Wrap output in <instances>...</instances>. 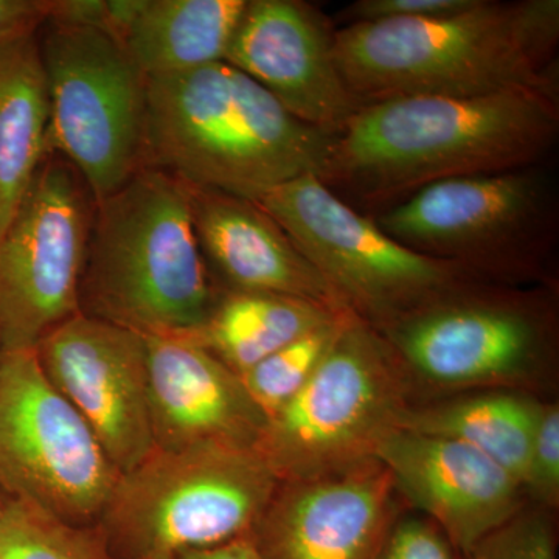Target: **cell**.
I'll use <instances>...</instances> for the list:
<instances>
[{
	"instance_id": "obj_1",
	"label": "cell",
	"mask_w": 559,
	"mask_h": 559,
	"mask_svg": "<svg viewBox=\"0 0 559 559\" xmlns=\"http://www.w3.org/2000/svg\"><path fill=\"white\" fill-rule=\"evenodd\" d=\"M559 132V97H409L362 106L330 140L318 178L371 216L465 176L543 164Z\"/></svg>"
},
{
	"instance_id": "obj_2",
	"label": "cell",
	"mask_w": 559,
	"mask_h": 559,
	"mask_svg": "<svg viewBox=\"0 0 559 559\" xmlns=\"http://www.w3.org/2000/svg\"><path fill=\"white\" fill-rule=\"evenodd\" d=\"M558 0H477L447 16L336 28L342 80L362 106L409 97H559Z\"/></svg>"
},
{
	"instance_id": "obj_3",
	"label": "cell",
	"mask_w": 559,
	"mask_h": 559,
	"mask_svg": "<svg viewBox=\"0 0 559 559\" xmlns=\"http://www.w3.org/2000/svg\"><path fill=\"white\" fill-rule=\"evenodd\" d=\"M331 138L227 62L146 79L143 167L189 186L259 201L289 180L319 176Z\"/></svg>"
},
{
	"instance_id": "obj_4",
	"label": "cell",
	"mask_w": 559,
	"mask_h": 559,
	"mask_svg": "<svg viewBox=\"0 0 559 559\" xmlns=\"http://www.w3.org/2000/svg\"><path fill=\"white\" fill-rule=\"evenodd\" d=\"M218 297L187 183L143 167L95 202L80 312L143 336L191 334L205 325Z\"/></svg>"
},
{
	"instance_id": "obj_5",
	"label": "cell",
	"mask_w": 559,
	"mask_h": 559,
	"mask_svg": "<svg viewBox=\"0 0 559 559\" xmlns=\"http://www.w3.org/2000/svg\"><path fill=\"white\" fill-rule=\"evenodd\" d=\"M277 485L255 448L154 450L121 474L95 527L116 559H175L250 536Z\"/></svg>"
},
{
	"instance_id": "obj_6",
	"label": "cell",
	"mask_w": 559,
	"mask_h": 559,
	"mask_svg": "<svg viewBox=\"0 0 559 559\" xmlns=\"http://www.w3.org/2000/svg\"><path fill=\"white\" fill-rule=\"evenodd\" d=\"M390 238L489 285L554 286V180L543 164L441 180L370 216Z\"/></svg>"
},
{
	"instance_id": "obj_7",
	"label": "cell",
	"mask_w": 559,
	"mask_h": 559,
	"mask_svg": "<svg viewBox=\"0 0 559 559\" xmlns=\"http://www.w3.org/2000/svg\"><path fill=\"white\" fill-rule=\"evenodd\" d=\"M557 318L554 286L473 283L380 334L415 385L528 393L554 374Z\"/></svg>"
},
{
	"instance_id": "obj_8",
	"label": "cell",
	"mask_w": 559,
	"mask_h": 559,
	"mask_svg": "<svg viewBox=\"0 0 559 559\" xmlns=\"http://www.w3.org/2000/svg\"><path fill=\"white\" fill-rule=\"evenodd\" d=\"M415 390L384 337L353 314L307 384L267 419L255 450L278 480L374 457L417 404Z\"/></svg>"
},
{
	"instance_id": "obj_9",
	"label": "cell",
	"mask_w": 559,
	"mask_h": 559,
	"mask_svg": "<svg viewBox=\"0 0 559 559\" xmlns=\"http://www.w3.org/2000/svg\"><path fill=\"white\" fill-rule=\"evenodd\" d=\"M255 202L349 310L378 333L448 294L484 283L457 264L400 245L316 175L289 180Z\"/></svg>"
},
{
	"instance_id": "obj_10",
	"label": "cell",
	"mask_w": 559,
	"mask_h": 559,
	"mask_svg": "<svg viewBox=\"0 0 559 559\" xmlns=\"http://www.w3.org/2000/svg\"><path fill=\"white\" fill-rule=\"evenodd\" d=\"M40 32L49 151L69 160L100 202L143 167L146 76L102 28L49 21Z\"/></svg>"
},
{
	"instance_id": "obj_11",
	"label": "cell",
	"mask_w": 559,
	"mask_h": 559,
	"mask_svg": "<svg viewBox=\"0 0 559 559\" xmlns=\"http://www.w3.org/2000/svg\"><path fill=\"white\" fill-rule=\"evenodd\" d=\"M120 479L90 426L47 380L35 349L0 356V491L94 527Z\"/></svg>"
},
{
	"instance_id": "obj_12",
	"label": "cell",
	"mask_w": 559,
	"mask_h": 559,
	"mask_svg": "<svg viewBox=\"0 0 559 559\" xmlns=\"http://www.w3.org/2000/svg\"><path fill=\"white\" fill-rule=\"evenodd\" d=\"M94 210L86 180L49 151L0 235V352L35 349L79 314Z\"/></svg>"
},
{
	"instance_id": "obj_13",
	"label": "cell",
	"mask_w": 559,
	"mask_h": 559,
	"mask_svg": "<svg viewBox=\"0 0 559 559\" xmlns=\"http://www.w3.org/2000/svg\"><path fill=\"white\" fill-rule=\"evenodd\" d=\"M35 353L47 380L83 417L120 476L148 457L154 439L143 334L79 312L50 331Z\"/></svg>"
},
{
	"instance_id": "obj_14",
	"label": "cell",
	"mask_w": 559,
	"mask_h": 559,
	"mask_svg": "<svg viewBox=\"0 0 559 559\" xmlns=\"http://www.w3.org/2000/svg\"><path fill=\"white\" fill-rule=\"evenodd\" d=\"M399 496L377 457L278 480L250 538L261 559H377Z\"/></svg>"
},
{
	"instance_id": "obj_15",
	"label": "cell",
	"mask_w": 559,
	"mask_h": 559,
	"mask_svg": "<svg viewBox=\"0 0 559 559\" xmlns=\"http://www.w3.org/2000/svg\"><path fill=\"white\" fill-rule=\"evenodd\" d=\"M334 33L311 3L248 0L224 62L259 83L296 119L334 135L360 109L337 69Z\"/></svg>"
},
{
	"instance_id": "obj_16",
	"label": "cell",
	"mask_w": 559,
	"mask_h": 559,
	"mask_svg": "<svg viewBox=\"0 0 559 559\" xmlns=\"http://www.w3.org/2000/svg\"><path fill=\"white\" fill-rule=\"evenodd\" d=\"M400 496L463 555L527 506L524 487L462 441L396 428L374 451Z\"/></svg>"
},
{
	"instance_id": "obj_17",
	"label": "cell",
	"mask_w": 559,
	"mask_h": 559,
	"mask_svg": "<svg viewBox=\"0 0 559 559\" xmlns=\"http://www.w3.org/2000/svg\"><path fill=\"white\" fill-rule=\"evenodd\" d=\"M154 450L198 444L257 448L267 418L197 333L145 336Z\"/></svg>"
},
{
	"instance_id": "obj_18",
	"label": "cell",
	"mask_w": 559,
	"mask_h": 559,
	"mask_svg": "<svg viewBox=\"0 0 559 559\" xmlns=\"http://www.w3.org/2000/svg\"><path fill=\"white\" fill-rule=\"evenodd\" d=\"M191 218L219 293H266L352 311L259 202L189 186Z\"/></svg>"
},
{
	"instance_id": "obj_19",
	"label": "cell",
	"mask_w": 559,
	"mask_h": 559,
	"mask_svg": "<svg viewBox=\"0 0 559 559\" xmlns=\"http://www.w3.org/2000/svg\"><path fill=\"white\" fill-rule=\"evenodd\" d=\"M248 0H146L121 36L146 79L226 61Z\"/></svg>"
},
{
	"instance_id": "obj_20",
	"label": "cell",
	"mask_w": 559,
	"mask_h": 559,
	"mask_svg": "<svg viewBox=\"0 0 559 559\" xmlns=\"http://www.w3.org/2000/svg\"><path fill=\"white\" fill-rule=\"evenodd\" d=\"M50 95L38 35L0 49V235L49 153Z\"/></svg>"
},
{
	"instance_id": "obj_21",
	"label": "cell",
	"mask_w": 559,
	"mask_h": 559,
	"mask_svg": "<svg viewBox=\"0 0 559 559\" xmlns=\"http://www.w3.org/2000/svg\"><path fill=\"white\" fill-rule=\"evenodd\" d=\"M540 407L543 401L528 393L489 390L436 404H415L399 428L462 441L502 466L525 489Z\"/></svg>"
},
{
	"instance_id": "obj_22",
	"label": "cell",
	"mask_w": 559,
	"mask_h": 559,
	"mask_svg": "<svg viewBox=\"0 0 559 559\" xmlns=\"http://www.w3.org/2000/svg\"><path fill=\"white\" fill-rule=\"evenodd\" d=\"M345 312L278 294L219 293L197 336L241 377L267 356Z\"/></svg>"
},
{
	"instance_id": "obj_23",
	"label": "cell",
	"mask_w": 559,
	"mask_h": 559,
	"mask_svg": "<svg viewBox=\"0 0 559 559\" xmlns=\"http://www.w3.org/2000/svg\"><path fill=\"white\" fill-rule=\"evenodd\" d=\"M0 559H116L100 530L80 527L17 499L0 514Z\"/></svg>"
},
{
	"instance_id": "obj_24",
	"label": "cell",
	"mask_w": 559,
	"mask_h": 559,
	"mask_svg": "<svg viewBox=\"0 0 559 559\" xmlns=\"http://www.w3.org/2000/svg\"><path fill=\"white\" fill-rule=\"evenodd\" d=\"M353 314V311L345 312L312 330L241 374L242 384L264 417H274L300 392Z\"/></svg>"
},
{
	"instance_id": "obj_25",
	"label": "cell",
	"mask_w": 559,
	"mask_h": 559,
	"mask_svg": "<svg viewBox=\"0 0 559 559\" xmlns=\"http://www.w3.org/2000/svg\"><path fill=\"white\" fill-rule=\"evenodd\" d=\"M547 509L527 506L489 533L465 559H557L554 524Z\"/></svg>"
},
{
	"instance_id": "obj_26",
	"label": "cell",
	"mask_w": 559,
	"mask_h": 559,
	"mask_svg": "<svg viewBox=\"0 0 559 559\" xmlns=\"http://www.w3.org/2000/svg\"><path fill=\"white\" fill-rule=\"evenodd\" d=\"M527 496L543 509H558L559 503V407L543 403L532 451H530Z\"/></svg>"
},
{
	"instance_id": "obj_27",
	"label": "cell",
	"mask_w": 559,
	"mask_h": 559,
	"mask_svg": "<svg viewBox=\"0 0 559 559\" xmlns=\"http://www.w3.org/2000/svg\"><path fill=\"white\" fill-rule=\"evenodd\" d=\"M454 550L429 518L400 514L377 559H455Z\"/></svg>"
},
{
	"instance_id": "obj_28",
	"label": "cell",
	"mask_w": 559,
	"mask_h": 559,
	"mask_svg": "<svg viewBox=\"0 0 559 559\" xmlns=\"http://www.w3.org/2000/svg\"><path fill=\"white\" fill-rule=\"evenodd\" d=\"M477 0H356L341 13L345 25L362 22L447 16L476 5Z\"/></svg>"
},
{
	"instance_id": "obj_29",
	"label": "cell",
	"mask_w": 559,
	"mask_h": 559,
	"mask_svg": "<svg viewBox=\"0 0 559 559\" xmlns=\"http://www.w3.org/2000/svg\"><path fill=\"white\" fill-rule=\"evenodd\" d=\"M50 10L46 0H0V49L36 35L50 20Z\"/></svg>"
},
{
	"instance_id": "obj_30",
	"label": "cell",
	"mask_w": 559,
	"mask_h": 559,
	"mask_svg": "<svg viewBox=\"0 0 559 559\" xmlns=\"http://www.w3.org/2000/svg\"><path fill=\"white\" fill-rule=\"evenodd\" d=\"M175 559H261L255 544L250 536L234 540L226 546L215 547V549L191 551Z\"/></svg>"
},
{
	"instance_id": "obj_31",
	"label": "cell",
	"mask_w": 559,
	"mask_h": 559,
	"mask_svg": "<svg viewBox=\"0 0 559 559\" xmlns=\"http://www.w3.org/2000/svg\"><path fill=\"white\" fill-rule=\"evenodd\" d=\"M5 496L2 495V491H0V514H2L3 506H5Z\"/></svg>"
},
{
	"instance_id": "obj_32",
	"label": "cell",
	"mask_w": 559,
	"mask_h": 559,
	"mask_svg": "<svg viewBox=\"0 0 559 559\" xmlns=\"http://www.w3.org/2000/svg\"><path fill=\"white\" fill-rule=\"evenodd\" d=\"M0 356H2V352H0Z\"/></svg>"
}]
</instances>
